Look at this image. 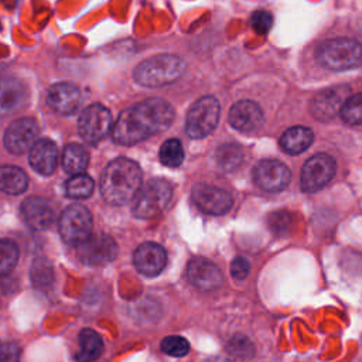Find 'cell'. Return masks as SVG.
Here are the masks:
<instances>
[{
    "label": "cell",
    "mask_w": 362,
    "mask_h": 362,
    "mask_svg": "<svg viewBox=\"0 0 362 362\" xmlns=\"http://www.w3.org/2000/svg\"><path fill=\"white\" fill-rule=\"evenodd\" d=\"M174 119L173 106L160 98L146 99L123 110L112 127L113 141L133 146L165 130Z\"/></svg>",
    "instance_id": "6da1fadb"
},
{
    "label": "cell",
    "mask_w": 362,
    "mask_h": 362,
    "mask_svg": "<svg viewBox=\"0 0 362 362\" xmlns=\"http://www.w3.org/2000/svg\"><path fill=\"white\" fill-rule=\"evenodd\" d=\"M141 184V170L139 164L129 158H116L102 171L99 189L102 198L110 205L127 204L139 192Z\"/></svg>",
    "instance_id": "7a4b0ae2"
},
{
    "label": "cell",
    "mask_w": 362,
    "mask_h": 362,
    "mask_svg": "<svg viewBox=\"0 0 362 362\" xmlns=\"http://www.w3.org/2000/svg\"><path fill=\"white\" fill-rule=\"evenodd\" d=\"M185 71V62L181 57L161 54L141 61L134 72V81L147 88H158L175 82Z\"/></svg>",
    "instance_id": "3957f363"
},
{
    "label": "cell",
    "mask_w": 362,
    "mask_h": 362,
    "mask_svg": "<svg viewBox=\"0 0 362 362\" xmlns=\"http://www.w3.org/2000/svg\"><path fill=\"white\" fill-rule=\"evenodd\" d=\"M318 62L331 71H348L362 65V44L354 38H332L315 51Z\"/></svg>",
    "instance_id": "277c9868"
},
{
    "label": "cell",
    "mask_w": 362,
    "mask_h": 362,
    "mask_svg": "<svg viewBox=\"0 0 362 362\" xmlns=\"http://www.w3.org/2000/svg\"><path fill=\"white\" fill-rule=\"evenodd\" d=\"M171 197V184L163 178H153L137 192L133 214L141 219L154 218L167 206Z\"/></svg>",
    "instance_id": "5b68a950"
},
{
    "label": "cell",
    "mask_w": 362,
    "mask_h": 362,
    "mask_svg": "<svg viewBox=\"0 0 362 362\" xmlns=\"http://www.w3.org/2000/svg\"><path fill=\"white\" fill-rule=\"evenodd\" d=\"M221 106L214 96L199 98L188 110L185 132L192 139H202L211 134L219 120Z\"/></svg>",
    "instance_id": "8992f818"
},
{
    "label": "cell",
    "mask_w": 362,
    "mask_h": 362,
    "mask_svg": "<svg viewBox=\"0 0 362 362\" xmlns=\"http://www.w3.org/2000/svg\"><path fill=\"white\" fill-rule=\"evenodd\" d=\"M92 215L88 208L72 204L64 209L59 218V233L65 243L81 245L92 233Z\"/></svg>",
    "instance_id": "52a82bcc"
},
{
    "label": "cell",
    "mask_w": 362,
    "mask_h": 362,
    "mask_svg": "<svg viewBox=\"0 0 362 362\" xmlns=\"http://www.w3.org/2000/svg\"><path fill=\"white\" fill-rule=\"evenodd\" d=\"M337 163L334 157L318 153L310 157L301 168V188L305 192H317L322 189L335 175Z\"/></svg>",
    "instance_id": "ba28073f"
},
{
    "label": "cell",
    "mask_w": 362,
    "mask_h": 362,
    "mask_svg": "<svg viewBox=\"0 0 362 362\" xmlns=\"http://www.w3.org/2000/svg\"><path fill=\"white\" fill-rule=\"evenodd\" d=\"M112 115L99 103L89 105L83 109L78 120V130L81 137L89 144H98L112 130Z\"/></svg>",
    "instance_id": "9c48e42d"
},
{
    "label": "cell",
    "mask_w": 362,
    "mask_h": 362,
    "mask_svg": "<svg viewBox=\"0 0 362 362\" xmlns=\"http://www.w3.org/2000/svg\"><path fill=\"white\" fill-rule=\"evenodd\" d=\"M117 255V245L113 238L105 233L90 235L78 245V256L86 266H100L112 262Z\"/></svg>",
    "instance_id": "30bf717a"
},
{
    "label": "cell",
    "mask_w": 362,
    "mask_h": 362,
    "mask_svg": "<svg viewBox=\"0 0 362 362\" xmlns=\"http://www.w3.org/2000/svg\"><path fill=\"white\" fill-rule=\"evenodd\" d=\"M291 180L290 168L279 160H262L253 168L255 184L269 192L284 189Z\"/></svg>",
    "instance_id": "8fae6325"
},
{
    "label": "cell",
    "mask_w": 362,
    "mask_h": 362,
    "mask_svg": "<svg viewBox=\"0 0 362 362\" xmlns=\"http://www.w3.org/2000/svg\"><path fill=\"white\" fill-rule=\"evenodd\" d=\"M191 195L194 204L209 215H223L233 205V198L228 191L204 182L195 184Z\"/></svg>",
    "instance_id": "7c38bea8"
},
{
    "label": "cell",
    "mask_w": 362,
    "mask_h": 362,
    "mask_svg": "<svg viewBox=\"0 0 362 362\" xmlns=\"http://www.w3.org/2000/svg\"><path fill=\"white\" fill-rule=\"evenodd\" d=\"M38 136V123L33 117H21L8 124L4 132V147L11 154H23L33 147Z\"/></svg>",
    "instance_id": "4fadbf2b"
},
{
    "label": "cell",
    "mask_w": 362,
    "mask_h": 362,
    "mask_svg": "<svg viewBox=\"0 0 362 362\" xmlns=\"http://www.w3.org/2000/svg\"><path fill=\"white\" fill-rule=\"evenodd\" d=\"M348 86H334L321 90L318 95L314 96L311 102V112L313 116L318 120H329L337 113H339L344 102L349 96Z\"/></svg>",
    "instance_id": "5bb4252c"
},
{
    "label": "cell",
    "mask_w": 362,
    "mask_h": 362,
    "mask_svg": "<svg viewBox=\"0 0 362 362\" xmlns=\"http://www.w3.org/2000/svg\"><path fill=\"white\" fill-rule=\"evenodd\" d=\"M187 277L192 286L204 291L215 290L223 281L218 266L205 257H195L188 263Z\"/></svg>",
    "instance_id": "9a60e30c"
},
{
    "label": "cell",
    "mask_w": 362,
    "mask_h": 362,
    "mask_svg": "<svg viewBox=\"0 0 362 362\" xmlns=\"http://www.w3.org/2000/svg\"><path fill=\"white\" fill-rule=\"evenodd\" d=\"M136 269L144 276H157L167 263V253L163 246L154 242L141 243L133 253Z\"/></svg>",
    "instance_id": "2e32d148"
},
{
    "label": "cell",
    "mask_w": 362,
    "mask_h": 362,
    "mask_svg": "<svg viewBox=\"0 0 362 362\" xmlns=\"http://www.w3.org/2000/svg\"><path fill=\"white\" fill-rule=\"evenodd\" d=\"M79 89L69 82H59L49 88L47 102L49 107L59 115H72L81 105Z\"/></svg>",
    "instance_id": "e0dca14e"
},
{
    "label": "cell",
    "mask_w": 362,
    "mask_h": 362,
    "mask_svg": "<svg viewBox=\"0 0 362 362\" xmlns=\"http://www.w3.org/2000/svg\"><path fill=\"white\" fill-rule=\"evenodd\" d=\"M229 123L239 132H255L263 123V112L253 100H239L229 110Z\"/></svg>",
    "instance_id": "ac0fdd59"
},
{
    "label": "cell",
    "mask_w": 362,
    "mask_h": 362,
    "mask_svg": "<svg viewBox=\"0 0 362 362\" xmlns=\"http://www.w3.org/2000/svg\"><path fill=\"white\" fill-rule=\"evenodd\" d=\"M21 216L31 229L44 230L54 222V208L45 198L30 197L21 204Z\"/></svg>",
    "instance_id": "d6986e66"
},
{
    "label": "cell",
    "mask_w": 362,
    "mask_h": 362,
    "mask_svg": "<svg viewBox=\"0 0 362 362\" xmlns=\"http://www.w3.org/2000/svg\"><path fill=\"white\" fill-rule=\"evenodd\" d=\"M28 161L34 171L49 175L55 171L58 163V147L49 139L37 140L28 153Z\"/></svg>",
    "instance_id": "ffe728a7"
},
{
    "label": "cell",
    "mask_w": 362,
    "mask_h": 362,
    "mask_svg": "<svg viewBox=\"0 0 362 362\" xmlns=\"http://www.w3.org/2000/svg\"><path fill=\"white\" fill-rule=\"evenodd\" d=\"M27 99L24 85L13 78L0 79V115H11L23 107Z\"/></svg>",
    "instance_id": "44dd1931"
},
{
    "label": "cell",
    "mask_w": 362,
    "mask_h": 362,
    "mask_svg": "<svg viewBox=\"0 0 362 362\" xmlns=\"http://www.w3.org/2000/svg\"><path fill=\"white\" fill-rule=\"evenodd\" d=\"M314 140V133L305 126H293L280 137V146L287 154H300L305 151Z\"/></svg>",
    "instance_id": "7402d4cb"
},
{
    "label": "cell",
    "mask_w": 362,
    "mask_h": 362,
    "mask_svg": "<svg viewBox=\"0 0 362 362\" xmlns=\"http://www.w3.org/2000/svg\"><path fill=\"white\" fill-rule=\"evenodd\" d=\"M28 178L27 174L14 165H1L0 167V191L18 195L27 189Z\"/></svg>",
    "instance_id": "603a6c76"
},
{
    "label": "cell",
    "mask_w": 362,
    "mask_h": 362,
    "mask_svg": "<svg viewBox=\"0 0 362 362\" xmlns=\"http://www.w3.org/2000/svg\"><path fill=\"white\" fill-rule=\"evenodd\" d=\"M103 351V341L100 335L90 329L85 328L79 334V351L76 354V361L79 362H92L100 356Z\"/></svg>",
    "instance_id": "cb8c5ba5"
},
{
    "label": "cell",
    "mask_w": 362,
    "mask_h": 362,
    "mask_svg": "<svg viewBox=\"0 0 362 362\" xmlns=\"http://www.w3.org/2000/svg\"><path fill=\"white\" fill-rule=\"evenodd\" d=\"M62 168L68 174H81L89 163V154L81 144L71 143L62 151Z\"/></svg>",
    "instance_id": "d4e9b609"
},
{
    "label": "cell",
    "mask_w": 362,
    "mask_h": 362,
    "mask_svg": "<svg viewBox=\"0 0 362 362\" xmlns=\"http://www.w3.org/2000/svg\"><path fill=\"white\" fill-rule=\"evenodd\" d=\"M215 158H216L218 165L223 171H233L240 165V163L243 160V151H242L240 146L228 143V144H222L216 150Z\"/></svg>",
    "instance_id": "484cf974"
},
{
    "label": "cell",
    "mask_w": 362,
    "mask_h": 362,
    "mask_svg": "<svg viewBox=\"0 0 362 362\" xmlns=\"http://www.w3.org/2000/svg\"><path fill=\"white\" fill-rule=\"evenodd\" d=\"M95 188L93 180L86 174H74L65 182V194L74 199H83L88 198Z\"/></svg>",
    "instance_id": "4316f807"
},
{
    "label": "cell",
    "mask_w": 362,
    "mask_h": 362,
    "mask_svg": "<svg viewBox=\"0 0 362 362\" xmlns=\"http://www.w3.org/2000/svg\"><path fill=\"white\" fill-rule=\"evenodd\" d=\"M160 161L167 167H178L184 160V148L178 139H168L160 147Z\"/></svg>",
    "instance_id": "83f0119b"
},
{
    "label": "cell",
    "mask_w": 362,
    "mask_h": 362,
    "mask_svg": "<svg viewBox=\"0 0 362 362\" xmlns=\"http://www.w3.org/2000/svg\"><path fill=\"white\" fill-rule=\"evenodd\" d=\"M339 116L346 124H362V92L346 98Z\"/></svg>",
    "instance_id": "f1b7e54d"
},
{
    "label": "cell",
    "mask_w": 362,
    "mask_h": 362,
    "mask_svg": "<svg viewBox=\"0 0 362 362\" xmlns=\"http://www.w3.org/2000/svg\"><path fill=\"white\" fill-rule=\"evenodd\" d=\"M18 260V247L10 239H0V277L7 276Z\"/></svg>",
    "instance_id": "f546056e"
},
{
    "label": "cell",
    "mask_w": 362,
    "mask_h": 362,
    "mask_svg": "<svg viewBox=\"0 0 362 362\" xmlns=\"http://www.w3.org/2000/svg\"><path fill=\"white\" fill-rule=\"evenodd\" d=\"M31 280L34 283V286L44 288L48 287L52 280H54V272H52V266L47 259H35L31 267Z\"/></svg>",
    "instance_id": "4dcf8cb0"
},
{
    "label": "cell",
    "mask_w": 362,
    "mask_h": 362,
    "mask_svg": "<svg viewBox=\"0 0 362 362\" xmlns=\"http://www.w3.org/2000/svg\"><path fill=\"white\" fill-rule=\"evenodd\" d=\"M226 351L230 356L246 359L255 355V345L247 337L242 334H236L229 339L226 345Z\"/></svg>",
    "instance_id": "1f68e13d"
},
{
    "label": "cell",
    "mask_w": 362,
    "mask_h": 362,
    "mask_svg": "<svg viewBox=\"0 0 362 362\" xmlns=\"http://www.w3.org/2000/svg\"><path fill=\"white\" fill-rule=\"evenodd\" d=\"M161 351L170 356L181 358L188 354L189 344L185 338H182L180 335H171V337H165L161 341Z\"/></svg>",
    "instance_id": "d6a6232c"
},
{
    "label": "cell",
    "mask_w": 362,
    "mask_h": 362,
    "mask_svg": "<svg viewBox=\"0 0 362 362\" xmlns=\"http://www.w3.org/2000/svg\"><path fill=\"white\" fill-rule=\"evenodd\" d=\"M269 228L276 235H284L293 225V215L288 211H276L269 215Z\"/></svg>",
    "instance_id": "836d02e7"
},
{
    "label": "cell",
    "mask_w": 362,
    "mask_h": 362,
    "mask_svg": "<svg viewBox=\"0 0 362 362\" xmlns=\"http://www.w3.org/2000/svg\"><path fill=\"white\" fill-rule=\"evenodd\" d=\"M250 24L253 27V30L257 34H266L273 24V16L269 11L264 10H259L256 13H253L252 18H250Z\"/></svg>",
    "instance_id": "e575fe53"
},
{
    "label": "cell",
    "mask_w": 362,
    "mask_h": 362,
    "mask_svg": "<svg viewBox=\"0 0 362 362\" xmlns=\"http://www.w3.org/2000/svg\"><path fill=\"white\" fill-rule=\"evenodd\" d=\"M0 362H20V348L14 342L0 344Z\"/></svg>",
    "instance_id": "d590c367"
},
{
    "label": "cell",
    "mask_w": 362,
    "mask_h": 362,
    "mask_svg": "<svg viewBox=\"0 0 362 362\" xmlns=\"http://www.w3.org/2000/svg\"><path fill=\"white\" fill-rule=\"evenodd\" d=\"M250 272V263L242 257V256H238L232 260L230 263V274L235 277V279H239V280H243Z\"/></svg>",
    "instance_id": "8d00e7d4"
},
{
    "label": "cell",
    "mask_w": 362,
    "mask_h": 362,
    "mask_svg": "<svg viewBox=\"0 0 362 362\" xmlns=\"http://www.w3.org/2000/svg\"><path fill=\"white\" fill-rule=\"evenodd\" d=\"M204 362H230V361L228 358H223V356H212V358L205 359Z\"/></svg>",
    "instance_id": "74e56055"
}]
</instances>
